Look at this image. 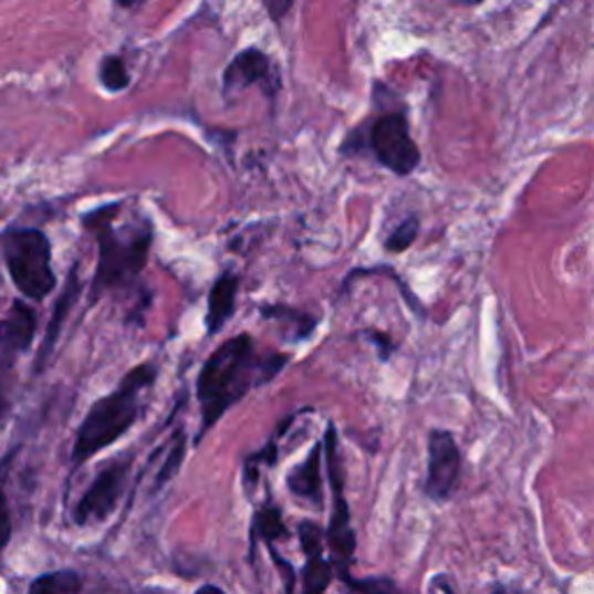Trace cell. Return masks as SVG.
Segmentation results:
<instances>
[{
	"label": "cell",
	"mask_w": 594,
	"mask_h": 594,
	"mask_svg": "<svg viewBox=\"0 0 594 594\" xmlns=\"http://www.w3.org/2000/svg\"><path fill=\"white\" fill-rule=\"evenodd\" d=\"M268 551H270V555H272V560H274V564L281 569V572H283V583H286V590L291 592L293 587H295V579H298V574H295V569L286 562V560H281V555H277V551H274V545L272 543H268Z\"/></svg>",
	"instance_id": "24"
},
{
	"label": "cell",
	"mask_w": 594,
	"mask_h": 594,
	"mask_svg": "<svg viewBox=\"0 0 594 594\" xmlns=\"http://www.w3.org/2000/svg\"><path fill=\"white\" fill-rule=\"evenodd\" d=\"M118 211H122V202H112L84 213L82 219L84 228L98 240V268L93 274L91 302L101 300L107 291L128 289L149 263L154 242L152 221L142 219L139 223L116 228L114 219Z\"/></svg>",
	"instance_id": "2"
},
{
	"label": "cell",
	"mask_w": 594,
	"mask_h": 594,
	"mask_svg": "<svg viewBox=\"0 0 594 594\" xmlns=\"http://www.w3.org/2000/svg\"><path fill=\"white\" fill-rule=\"evenodd\" d=\"M35 327H38V319L33 309L29 304H23L21 300H17L10 309L8 319L0 321V355H6V358L12 355L14 358V355L27 351L33 342Z\"/></svg>",
	"instance_id": "12"
},
{
	"label": "cell",
	"mask_w": 594,
	"mask_h": 594,
	"mask_svg": "<svg viewBox=\"0 0 594 594\" xmlns=\"http://www.w3.org/2000/svg\"><path fill=\"white\" fill-rule=\"evenodd\" d=\"M128 471H131V458H122L110 462L98 477L93 479V483L88 486V490L82 494L75 507V522L80 528L93 525V522H105L114 513L126 490Z\"/></svg>",
	"instance_id": "8"
},
{
	"label": "cell",
	"mask_w": 594,
	"mask_h": 594,
	"mask_svg": "<svg viewBox=\"0 0 594 594\" xmlns=\"http://www.w3.org/2000/svg\"><path fill=\"white\" fill-rule=\"evenodd\" d=\"M420 232V219L416 217V213H411V217L404 219L388 237H386V244L384 249L388 253H402V251H407L414 242H416V237Z\"/></svg>",
	"instance_id": "20"
},
{
	"label": "cell",
	"mask_w": 594,
	"mask_h": 594,
	"mask_svg": "<svg viewBox=\"0 0 594 594\" xmlns=\"http://www.w3.org/2000/svg\"><path fill=\"white\" fill-rule=\"evenodd\" d=\"M184 456H186V433L179 427V430H177V433L173 435V439H170L168 460L163 462V467H160V471H158L154 492L163 490L165 486H168V483L177 477L179 469H181V465H184Z\"/></svg>",
	"instance_id": "17"
},
{
	"label": "cell",
	"mask_w": 594,
	"mask_h": 594,
	"mask_svg": "<svg viewBox=\"0 0 594 594\" xmlns=\"http://www.w3.org/2000/svg\"><path fill=\"white\" fill-rule=\"evenodd\" d=\"M116 3L122 6V8H137L142 3H147V0H116Z\"/></svg>",
	"instance_id": "27"
},
{
	"label": "cell",
	"mask_w": 594,
	"mask_h": 594,
	"mask_svg": "<svg viewBox=\"0 0 594 594\" xmlns=\"http://www.w3.org/2000/svg\"><path fill=\"white\" fill-rule=\"evenodd\" d=\"M84 587L80 574L75 572H54L44 574L31 583V592H44V594H70L80 592Z\"/></svg>",
	"instance_id": "18"
},
{
	"label": "cell",
	"mask_w": 594,
	"mask_h": 594,
	"mask_svg": "<svg viewBox=\"0 0 594 594\" xmlns=\"http://www.w3.org/2000/svg\"><path fill=\"white\" fill-rule=\"evenodd\" d=\"M462 471V454L456 437L448 430H433L427 435V473L425 494L433 502H448L456 492Z\"/></svg>",
	"instance_id": "7"
},
{
	"label": "cell",
	"mask_w": 594,
	"mask_h": 594,
	"mask_svg": "<svg viewBox=\"0 0 594 594\" xmlns=\"http://www.w3.org/2000/svg\"><path fill=\"white\" fill-rule=\"evenodd\" d=\"M265 539V543H274V541H286L291 536L286 522H283V513L277 504L268 502L263 509H260L256 513V520H253V541H251V549L256 539Z\"/></svg>",
	"instance_id": "16"
},
{
	"label": "cell",
	"mask_w": 594,
	"mask_h": 594,
	"mask_svg": "<svg viewBox=\"0 0 594 594\" xmlns=\"http://www.w3.org/2000/svg\"><path fill=\"white\" fill-rule=\"evenodd\" d=\"M249 86H263L268 91V96H274L281 88V77L274 70L270 56L260 50H244L237 54L226 67L221 80V88L226 96H232V93L244 91Z\"/></svg>",
	"instance_id": "9"
},
{
	"label": "cell",
	"mask_w": 594,
	"mask_h": 594,
	"mask_svg": "<svg viewBox=\"0 0 594 594\" xmlns=\"http://www.w3.org/2000/svg\"><path fill=\"white\" fill-rule=\"evenodd\" d=\"M80 277H77V268H73V272H70V279L65 283V291L61 293L56 306H54V316H52V323H50V330H46V337H44V344L40 348V355H38V369H42L44 361L50 358V353L61 335V327L70 314V309H73V304L77 302V295H80Z\"/></svg>",
	"instance_id": "14"
},
{
	"label": "cell",
	"mask_w": 594,
	"mask_h": 594,
	"mask_svg": "<svg viewBox=\"0 0 594 594\" xmlns=\"http://www.w3.org/2000/svg\"><path fill=\"white\" fill-rule=\"evenodd\" d=\"M346 587L355 592H395L397 590V585L390 579H365V581L351 579Z\"/></svg>",
	"instance_id": "21"
},
{
	"label": "cell",
	"mask_w": 594,
	"mask_h": 594,
	"mask_svg": "<svg viewBox=\"0 0 594 594\" xmlns=\"http://www.w3.org/2000/svg\"><path fill=\"white\" fill-rule=\"evenodd\" d=\"M10 536H12V522H10L8 497L3 494V490H0V549H6Z\"/></svg>",
	"instance_id": "23"
},
{
	"label": "cell",
	"mask_w": 594,
	"mask_h": 594,
	"mask_svg": "<svg viewBox=\"0 0 594 594\" xmlns=\"http://www.w3.org/2000/svg\"><path fill=\"white\" fill-rule=\"evenodd\" d=\"M363 337H367L378 348V358L390 361V355L397 348L395 342L390 340V335H384V332H376V330H367V332H363Z\"/></svg>",
	"instance_id": "22"
},
{
	"label": "cell",
	"mask_w": 594,
	"mask_h": 594,
	"mask_svg": "<svg viewBox=\"0 0 594 594\" xmlns=\"http://www.w3.org/2000/svg\"><path fill=\"white\" fill-rule=\"evenodd\" d=\"M321 467H323V444H316L312 450H309L306 460L300 467H295L286 477L289 490L295 497L306 499V502L314 504L316 509H323V504H325Z\"/></svg>",
	"instance_id": "13"
},
{
	"label": "cell",
	"mask_w": 594,
	"mask_h": 594,
	"mask_svg": "<svg viewBox=\"0 0 594 594\" xmlns=\"http://www.w3.org/2000/svg\"><path fill=\"white\" fill-rule=\"evenodd\" d=\"M323 454H325V467L330 477V490H332V513H330V528L325 532V539L330 543V564L332 574L340 579L344 585L351 583V566L355 562V549H358V541H355V530L351 522V509L346 502L344 492V467H342V456H340V435L335 423H327L325 439H323Z\"/></svg>",
	"instance_id": "5"
},
{
	"label": "cell",
	"mask_w": 594,
	"mask_h": 594,
	"mask_svg": "<svg viewBox=\"0 0 594 594\" xmlns=\"http://www.w3.org/2000/svg\"><path fill=\"white\" fill-rule=\"evenodd\" d=\"M158 376L156 363H142L131 369L118 388L93 402L73 446V465L80 467L114 441L122 439L142 416V395L154 388Z\"/></svg>",
	"instance_id": "3"
},
{
	"label": "cell",
	"mask_w": 594,
	"mask_h": 594,
	"mask_svg": "<svg viewBox=\"0 0 594 594\" xmlns=\"http://www.w3.org/2000/svg\"><path fill=\"white\" fill-rule=\"evenodd\" d=\"M260 316L268 321H279V323H289L291 330H286V340L291 342H304L312 337V332L319 325V319L312 314L298 312L293 306L286 304H265L260 306Z\"/></svg>",
	"instance_id": "15"
},
{
	"label": "cell",
	"mask_w": 594,
	"mask_h": 594,
	"mask_svg": "<svg viewBox=\"0 0 594 594\" xmlns=\"http://www.w3.org/2000/svg\"><path fill=\"white\" fill-rule=\"evenodd\" d=\"M240 274L232 270H223L207 298V316H205V330L209 337H217L219 332L230 323L237 309V293H240Z\"/></svg>",
	"instance_id": "11"
},
{
	"label": "cell",
	"mask_w": 594,
	"mask_h": 594,
	"mask_svg": "<svg viewBox=\"0 0 594 594\" xmlns=\"http://www.w3.org/2000/svg\"><path fill=\"white\" fill-rule=\"evenodd\" d=\"M6 265L14 286L23 298L42 300L56 286L52 270V244L46 235L35 228H14L0 237Z\"/></svg>",
	"instance_id": "4"
},
{
	"label": "cell",
	"mask_w": 594,
	"mask_h": 594,
	"mask_svg": "<svg viewBox=\"0 0 594 594\" xmlns=\"http://www.w3.org/2000/svg\"><path fill=\"white\" fill-rule=\"evenodd\" d=\"M298 536L302 543V553L306 557L304 572H302V590L309 594L327 590L335 574H332L330 560L323 557L325 530L316 525L314 520H302L298 525Z\"/></svg>",
	"instance_id": "10"
},
{
	"label": "cell",
	"mask_w": 594,
	"mask_h": 594,
	"mask_svg": "<svg viewBox=\"0 0 594 594\" xmlns=\"http://www.w3.org/2000/svg\"><path fill=\"white\" fill-rule=\"evenodd\" d=\"M293 3L295 0H263V6H265L272 21H281L283 17H286L289 10L293 8Z\"/></svg>",
	"instance_id": "25"
},
{
	"label": "cell",
	"mask_w": 594,
	"mask_h": 594,
	"mask_svg": "<svg viewBox=\"0 0 594 594\" xmlns=\"http://www.w3.org/2000/svg\"><path fill=\"white\" fill-rule=\"evenodd\" d=\"M291 363L286 353H256V344L249 335L226 340L205 361L198 374L200 399V430L196 444L217 425L237 402L244 399L249 390L270 384L281 369Z\"/></svg>",
	"instance_id": "1"
},
{
	"label": "cell",
	"mask_w": 594,
	"mask_h": 594,
	"mask_svg": "<svg viewBox=\"0 0 594 594\" xmlns=\"http://www.w3.org/2000/svg\"><path fill=\"white\" fill-rule=\"evenodd\" d=\"M454 6H462V8H473V6H481L483 0H450Z\"/></svg>",
	"instance_id": "26"
},
{
	"label": "cell",
	"mask_w": 594,
	"mask_h": 594,
	"mask_svg": "<svg viewBox=\"0 0 594 594\" xmlns=\"http://www.w3.org/2000/svg\"><path fill=\"white\" fill-rule=\"evenodd\" d=\"M367 149L378 165L397 177H409L420 165V149L411 137L407 112L388 110L367 128Z\"/></svg>",
	"instance_id": "6"
},
{
	"label": "cell",
	"mask_w": 594,
	"mask_h": 594,
	"mask_svg": "<svg viewBox=\"0 0 594 594\" xmlns=\"http://www.w3.org/2000/svg\"><path fill=\"white\" fill-rule=\"evenodd\" d=\"M98 75H101L103 86L112 93H122L131 86V73H128V67H126L122 56H105L101 61Z\"/></svg>",
	"instance_id": "19"
}]
</instances>
